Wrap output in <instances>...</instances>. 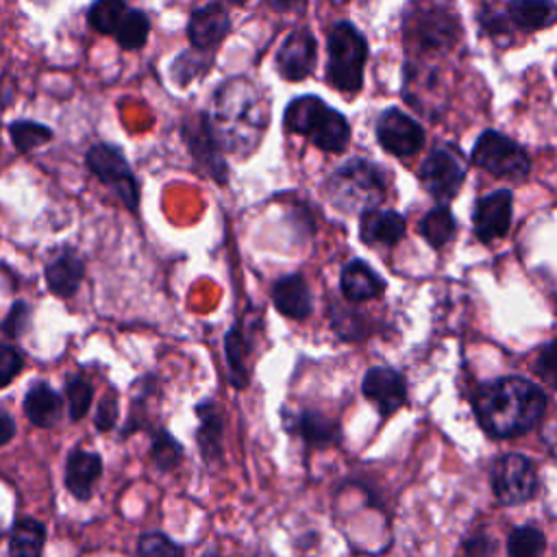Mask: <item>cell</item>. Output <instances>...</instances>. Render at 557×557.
I'll return each mask as SVG.
<instances>
[{
  "label": "cell",
  "mask_w": 557,
  "mask_h": 557,
  "mask_svg": "<svg viewBox=\"0 0 557 557\" xmlns=\"http://www.w3.org/2000/svg\"><path fill=\"white\" fill-rule=\"evenodd\" d=\"M205 115L222 152L246 159L270 126V102L252 81L235 76L215 89Z\"/></svg>",
  "instance_id": "cell-1"
},
{
  "label": "cell",
  "mask_w": 557,
  "mask_h": 557,
  "mask_svg": "<svg viewBox=\"0 0 557 557\" xmlns=\"http://www.w3.org/2000/svg\"><path fill=\"white\" fill-rule=\"evenodd\" d=\"M479 424L492 437H516L531 431L544 416L546 396L529 379L503 376L479 385L472 396Z\"/></svg>",
  "instance_id": "cell-2"
},
{
  "label": "cell",
  "mask_w": 557,
  "mask_h": 557,
  "mask_svg": "<svg viewBox=\"0 0 557 557\" xmlns=\"http://www.w3.org/2000/svg\"><path fill=\"white\" fill-rule=\"evenodd\" d=\"M403 35L411 52L431 54L450 50L461 24L453 0H409L403 15Z\"/></svg>",
  "instance_id": "cell-3"
},
{
  "label": "cell",
  "mask_w": 557,
  "mask_h": 557,
  "mask_svg": "<svg viewBox=\"0 0 557 557\" xmlns=\"http://www.w3.org/2000/svg\"><path fill=\"white\" fill-rule=\"evenodd\" d=\"M387 191L385 170L376 163L355 157L339 165L324 183L329 202L344 213H366L379 209Z\"/></svg>",
  "instance_id": "cell-4"
},
{
  "label": "cell",
  "mask_w": 557,
  "mask_h": 557,
  "mask_svg": "<svg viewBox=\"0 0 557 557\" xmlns=\"http://www.w3.org/2000/svg\"><path fill=\"white\" fill-rule=\"evenodd\" d=\"M283 126L287 133L307 137L324 152H344L350 141L348 120L318 96H298L283 111Z\"/></svg>",
  "instance_id": "cell-5"
},
{
  "label": "cell",
  "mask_w": 557,
  "mask_h": 557,
  "mask_svg": "<svg viewBox=\"0 0 557 557\" xmlns=\"http://www.w3.org/2000/svg\"><path fill=\"white\" fill-rule=\"evenodd\" d=\"M326 78L342 94H357L363 85L368 44L350 22H337L326 37Z\"/></svg>",
  "instance_id": "cell-6"
},
{
  "label": "cell",
  "mask_w": 557,
  "mask_h": 557,
  "mask_svg": "<svg viewBox=\"0 0 557 557\" xmlns=\"http://www.w3.org/2000/svg\"><path fill=\"white\" fill-rule=\"evenodd\" d=\"M470 161L487 174L509 181H520L531 170L527 150L498 131H483L479 135Z\"/></svg>",
  "instance_id": "cell-7"
},
{
  "label": "cell",
  "mask_w": 557,
  "mask_h": 557,
  "mask_svg": "<svg viewBox=\"0 0 557 557\" xmlns=\"http://www.w3.org/2000/svg\"><path fill=\"white\" fill-rule=\"evenodd\" d=\"M85 159H87V168L91 170V174L100 183L111 187L128 211H137V207H139V183H137L124 152L117 146L100 141V144H94L87 150Z\"/></svg>",
  "instance_id": "cell-8"
},
{
  "label": "cell",
  "mask_w": 557,
  "mask_h": 557,
  "mask_svg": "<svg viewBox=\"0 0 557 557\" xmlns=\"http://www.w3.org/2000/svg\"><path fill=\"white\" fill-rule=\"evenodd\" d=\"M468 172V161L453 144H442L429 152L422 161L418 178L429 196L446 202L457 196Z\"/></svg>",
  "instance_id": "cell-9"
},
{
  "label": "cell",
  "mask_w": 557,
  "mask_h": 557,
  "mask_svg": "<svg viewBox=\"0 0 557 557\" xmlns=\"http://www.w3.org/2000/svg\"><path fill=\"white\" fill-rule=\"evenodd\" d=\"M492 490L503 505H520L537 490V474L533 463L518 455H503L492 468Z\"/></svg>",
  "instance_id": "cell-10"
},
{
  "label": "cell",
  "mask_w": 557,
  "mask_h": 557,
  "mask_svg": "<svg viewBox=\"0 0 557 557\" xmlns=\"http://www.w3.org/2000/svg\"><path fill=\"white\" fill-rule=\"evenodd\" d=\"M183 137L187 141V148L194 157V161L198 163V168L211 176L215 183L224 185L228 181V163L222 157V148L218 146L207 115L205 113H196L191 117H187L183 122Z\"/></svg>",
  "instance_id": "cell-11"
},
{
  "label": "cell",
  "mask_w": 557,
  "mask_h": 557,
  "mask_svg": "<svg viewBox=\"0 0 557 557\" xmlns=\"http://www.w3.org/2000/svg\"><path fill=\"white\" fill-rule=\"evenodd\" d=\"M376 139L385 152L407 159L424 146V128L400 109L389 107L376 120Z\"/></svg>",
  "instance_id": "cell-12"
},
{
  "label": "cell",
  "mask_w": 557,
  "mask_h": 557,
  "mask_svg": "<svg viewBox=\"0 0 557 557\" xmlns=\"http://www.w3.org/2000/svg\"><path fill=\"white\" fill-rule=\"evenodd\" d=\"M318 61V44L309 30H294L283 39L274 54V65L281 78L302 81L307 78Z\"/></svg>",
  "instance_id": "cell-13"
},
{
  "label": "cell",
  "mask_w": 557,
  "mask_h": 557,
  "mask_svg": "<svg viewBox=\"0 0 557 557\" xmlns=\"http://www.w3.org/2000/svg\"><path fill=\"white\" fill-rule=\"evenodd\" d=\"M511 209H513V196L509 189H496L487 196H481L474 202V211H472L474 235L481 242H494L505 237L511 224Z\"/></svg>",
  "instance_id": "cell-14"
},
{
  "label": "cell",
  "mask_w": 557,
  "mask_h": 557,
  "mask_svg": "<svg viewBox=\"0 0 557 557\" xmlns=\"http://www.w3.org/2000/svg\"><path fill=\"white\" fill-rule=\"evenodd\" d=\"M361 392L381 416L396 413L407 400V383L403 374L387 366L370 368L361 381Z\"/></svg>",
  "instance_id": "cell-15"
},
{
  "label": "cell",
  "mask_w": 557,
  "mask_h": 557,
  "mask_svg": "<svg viewBox=\"0 0 557 557\" xmlns=\"http://www.w3.org/2000/svg\"><path fill=\"white\" fill-rule=\"evenodd\" d=\"M231 30L228 11L220 2H207L191 11L187 22V37L196 50L211 52Z\"/></svg>",
  "instance_id": "cell-16"
},
{
  "label": "cell",
  "mask_w": 557,
  "mask_h": 557,
  "mask_svg": "<svg viewBox=\"0 0 557 557\" xmlns=\"http://www.w3.org/2000/svg\"><path fill=\"white\" fill-rule=\"evenodd\" d=\"M272 302L278 313L292 320H305L311 315L313 300L302 274H285L272 285Z\"/></svg>",
  "instance_id": "cell-17"
},
{
  "label": "cell",
  "mask_w": 557,
  "mask_h": 557,
  "mask_svg": "<svg viewBox=\"0 0 557 557\" xmlns=\"http://www.w3.org/2000/svg\"><path fill=\"white\" fill-rule=\"evenodd\" d=\"M100 474H102V459L98 453L74 448L67 455L63 476H65V487L72 492L74 498L87 500Z\"/></svg>",
  "instance_id": "cell-18"
},
{
  "label": "cell",
  "mask_w": 557,
  "mask_h": 557,
  "mask_svg": "<svg viewBox=\"0 0 557 557\" xmlns=\"http://www.w3.org/2000/svg\"><path fill=\"white\" fill-rule=\"evenodd\" d=\"M405 218L389 209H372L361 213L359 235L370 246H394L405 237Z\"/></svg>",
  "instance_id": "cell-19"
},
{
  "label": "cell",
  "mask_w": 557,
  "mask_h": 557,
  "mask_svg": "<svg viewBox=\"0 0 557 557\" xmlns=\"http://www.w3.org/2000/svg\"><path fill=\"white\" fill-rule=\"evenodd\" d=\"M196 416L200 420L198 431H196V444L207 463L220 461L222 457V435H224V420L220 413V407L211 400L205 398L202 403L196 405Z\"/></svg>",
  "instance_id": "cell-20"
},
{
  "label": "cell",
  "mask_w": 557,
  "mask_h": 557,
  "mask_svg": "<svg viewBox=\"0 0 557 557\" xmlns=\"http://www.w3.org/2000/svg\"><path fill=\"white\" fill-rule=\"evenodd\" d=\"M339 287L348 302H366L381 296L385 283L366 261L352 259L342 270Z\"/></svg>",
  "instance_id": "cell-21"
},
{
  "label": "cell",
  "mask_w": 557,
  "mask_h": 557,
  "mask_svg": "<svg viewBox=\"0 0 557 557\" xmlns=\"http://www.w3.org/2000/svg\"><path fill=\"white\" fill-rule=\"evenodd\" d=\"M507 17L524 33H535L557 24V2L553 0H509Z\"/></svg>",
  "instance_id": "cell-22"
},
{
  "label": "cell",
  "mask_w": 557,
  "mask_h": 557,
  "mask_svg": "<svg viewBox=\"0 0 557 557\" xmlns=\"http://www.w3.org/2000/svg\"><path fill=\"white\" fill-rule=\"evenodd\" d=\"M83 276L85 263L74 252H61L46 265V283L50 292L59 298L74 296Z\"/></svg>",
  "instance_id": "cell-23"
},
{
  "label": "cell",
  "mask_w": 557,
  "mask_h": 557,
  "mask_svg": "<svg viewBox=\"0 0 557 557\" xmlns=\"http://www.w3.org/2000/svg\"><path fill=\"white\" fill-rule=\"evenodd\" d=\"M61 396L46 381H37L24 396V413L35 426H52L61 416Z\"/></svg>",
  "instance_id": "cell-24"
},
{
  "label": "cell",
  "mask_w": 557,
  "mask_h": 557,
  "mask_svg": "<svg viewBox=\"0 0 557 557\" xmlns=\"http://www.w3.org/2000/svg\"><path fill=\"white\" fill-rule=\"evenodd\" d=\"M285 429L296 431L311 446H329L339 440V426L313 409L300 411Z\"/></svg>",
  "instance_id": "cell-25"
},
{
  "label": "cell",
  "mask_w": 557,
  "mask_h": 557,
  "mask_svg": "<svg viewBox=\"0 0 557 557\" xmlns=\"http://www.w3.org/2000/svg\"><path fill=\"white\" fill-rule=\"evenodd\" d=\"M46 527L35 518H22L11 529L9 557H41Z\"/></svg>",
  "instance_id": "cell-26"
},
{
  "label": "cell",
  "mask_w": 557,
  "mask_h": 557,
  "mask_svg": "<svg viewBox=\"0 0 557 557\" xmlns=\"http://www.w3.org/2000/svg\"><path fill=\"white\" fill-rule=\"evenodd\" d=\"M246 350H248V342H246L242 324L237 322L224 335V355H226V366H228V374H231V385L237 389L248 385Z\"/></svg>",
  "instance_id": "cell-27"
},
{
  "label": "cell",
  "mask_w": 557,
  "mask_h": 557,
  "mask_svg": "<svg viewBox=\"0 0 557 557\" xmlns=\"http://www.w3.org/2000/svg\"><path fill=\"white\" fill-rule=\"evenodd\" d=\"M455 218L446 205H437L420 220V235L433 248H444L455 237Z\"/></svg>",
  "instance_id": "cell-28"
},
{
  "label": "cell",
  "mask_w": 557,
  "mask_h": 557,
  "mask_svg": "<svg viewBox=\"0 0 557 557\" xmlns=\"http://www.w3.org/2000/svg\"><path fill=\"white\" fill-rule=\"evenodd\" d=\"M150 33V20L139 9H128L115 28V41L124 50H139L146 46Z\"/></svg>",
  "instance_id": "cell-29"
},
{
  "label": "cell",
  "mask_w": 557,
  "mask_h": 557,
  "mask_svg": "<svg viewBox=\"0 0 557 557\" xmlns=\"http://www.w3.org/2000/svg\"><path fill=\"white\" fill-rule=\"evenodd\" d=\"M126 11V0H94L87 9V22L94 30L102 35H113Z\"/></svg>",
  "instance_id": "cell-30"
},
{
  "label": "cell",
  "mask_w": 557,
  "mask_h": 557,
  "mask_svg": "<svg viewBox=\"0 0 557 557\" xmlns=\"http://www.w3.org/2000/svg\"><path fill=\"white\" fill-rule=\"evenodd\" d=\"M9 135L20 152H30L52 139V131L35 120H15L9 124Z\"/></svg>",
  "instance_id": "cell-31"
},
{
  "label": "cell",
  "mask_w": 557,
  "mask_h": 557,
  "mask_svg": "<svg viewBox=\"0 0 557 557\" xmlns=\"http://www.w3.org/2000/svg\"><path fill=\"white\" fill-rule=\"evenodd\" d=\"M150 459L161 472L174 470L183 459V446L172 437L170 431L157 429L150 440Z\"/></svg>",
  "instance_id": "cell-32"
},
{
  "label": "cell",
  "mask_w": 557,
  "mask_h": 557,
  "mask_svg": "<svg viewBox=\"0 0 557 557\" xmlns=\"http://www.w3.org/2000/svg\"><path fill=\"white\" fill-rule=\"evenodd\" d=\"M546 537L537 527H516L507 537L509 557H542Z\"/></svg>",
  "instance_id": "cell-33"
},
{
  "label": "cell",
  "mask_w": 557,
  "mask_h": 557,
  "mask_svg": "<svg viewBox=\"0 0 557 557\" xmlns=\"http://www.w3.org/2000/svg\"><path fill=\"white\" fill-rule=\"evenodd\" d=\"M211 65V57L209 52H202V50H187V52H181L172 67H170V74H172V81L178 85V87H187L196 76H200L202 72H207Z\"/></svg>",
  "instance_id": "cell-34"
},
{
  "label": "cell",
  "mask_w": 557,
  "mask_h": 557,
  "mask_svg": "<svg viewBox=\"0 0 557 557\" xmlns=\"http://www.w3.org/2000/svg\"><path fill=\"white\" fill-rule=\"evenodd\" d=\"M65 398H67V413H70V420H81L87 409L91 407V400H94V387L91 383L81 376V374H72L67 376L65 381Z\"/></svg>",
  "instance_id": "cell-35"
},
{
  "label": "cell",
  "mask_w": 557,
  "mask_h": 557,
  "mask_svg": "<svg viewBox=\"0 0 557 557\" xmlns=\"http://www.w3.org/2000/svg\"><path fill=\"white\" fill-rule=\"evenodd\" d=\"M139 557H185L183 548L161 531H146L139 537Z\"/></svg>",
  "instance_id": "cell-36"
},
{
  "label": "cell",
  "mask_w": 557,
  "mask_h": 557,
  "mask_svg": "<svg viewBox=\"0 0 557 557\" xmlns=\"http://www.w3.org/2000/svg\"><path fill=\"white\" fill-rule=\"evenodd\" d=\"M333 329L344 339H359L368 335V320L352 309H333Z\"/></svg>",
  "instance_id": "cell-37"
},
{
  "label": "cell",
  "mask_w": 557,
  "mask_h": 557,
  "mask_svg": "<svg viewBox=\"0 0 557 557\" xmlns=\"http://www.w3.org/2000/svg\"><path fill=\"white\" fill-rule=\"evenodd\" d=\"M28 320H30V305L24 302V300H15L13 307L9 309V313L4 315V320L0 324V331L9 339H15L28 329Z\"/></svg>",
  "instance_id": "cell-38"
},
{
  "label": "cell",
  "mask_w": 557,
  "mask_h": 557,
  "mask_svg": "<svg viewBox=\"0 0 557 557\" xmlns=\"http://www.w3.org/2000/svg\"><path fill=\"white\" fill-rule=\"evenodd\" d=\"M535 370L553 389H557V337L542 346L535 361Z\"/></svg>",
  "instance_id": "cell-39"
},
{
  "label": "cell",
  "mask_w": 557,
  "mask_h": 557,
  "mask_svg": "<svg viewBox=\"0 0 557 557\" xmlns=\"http://www.w3.org/2000/svg\"><path fill=\"white\" fill-rule=\"evenodd\" d=\"M24 368V359L17 348L0 342V389L9 385Z\"/></svg>",
  "instance_id": "cell-40"
},
{
  "label": "cell",
  "mask_w": 557,
  "mask_h": 557,
  "mask_svg": "<svg viewBox=\"0 0 557 557\" xmlns=\"http://www.w3.org/2000/svg\"><path fill=\"white\" fill-rule=\"evenodd\" d=\"M117 420V398L113 394L104 396L98 405H96V416H94V426L98 431H111L115 426Z\"/></svg>",
  "instance_id": "cell-41"
},
{
  "label": "cell",
  "mask_w": 557,
  "mask_h": 557,
  "mask_svg": "<svg viewBox=\"0 0 557 557\" xmlns=\"http://www.w3.org/2000/svg\"><path fill=\"white\" fill-rule=\"evenodd\" d=\"M494 555H496L494 542L485 535H476V537L466 542V548H463L461 557H494Z\"/></svg>",
  "instance_id": "cell-42"
},
{
  "label": "cell",
  "mask_w": 557,
  "mask_h": 557,
  "mask_svg": "<svg viewBox=\"0 0 557 557\" xmlns=\"http://www.w3.org/2000/svg\"><path fill=\"white\" fill-rule=\"evenodd\" d=\"M13 437H15V420L11 418V413L0 409V446L9 444Z\"/></svg>",
  "instance_id": "cell-43"
},
{
  "label": "cell",
  "mask_w": 557,
  "mask_h": 557,
  "mask_svg": "<svg viewBox=\"0 0 557 557\" xmlns=\"http://www.w3.org/2000/svg\"><path fill=\"white\" fill-rule=\"evenodd\" d=\"M265 2L274 11H287V9H294L296 4H300L302 0H265Z\"/></svg>",
  "instance_id": "cell-44"
},
{
  "label": "cell",
  "mask_w": 557,
  "mask_h": 557,
  "mask_svg": "<svg viewBox=\"0 0 557 557\" xmlns=\"http://www.w3.org/2000/svg\"><path fill=\"white\" fill-rule=\"evenodd\" d=\"M226 2H231V4H237V7H242V4H246L248 0H226Z\"/></svg>",
  "instance_id": "cell-45"
},
{
  "label": "cell",
  "mask_w": 557,
  "mask_h": 557,
  "mask_svg": "<svg viewBox=\"0 0 557 557\" xmlns=\"http://www.w3.org/2000/svg\"><path fill=\"white\" fill-rule=\"evenodd\" d=\"M333 4H344V2H348V0H331Z\"/></svg>",
  "instance_id": "cell-46"
}]
</instances>
